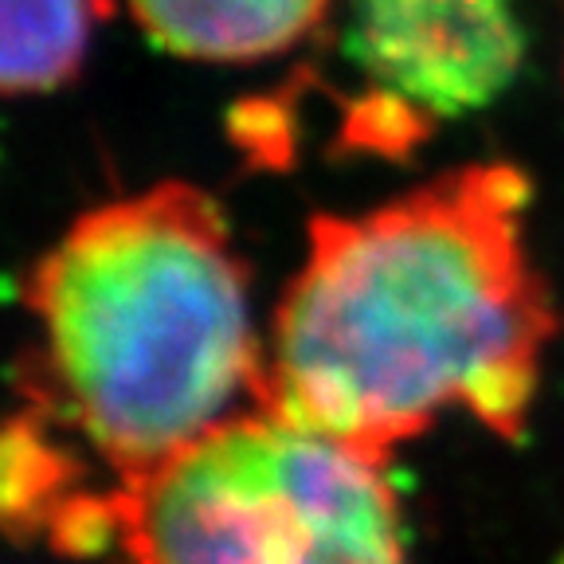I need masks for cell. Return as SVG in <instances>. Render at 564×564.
I'll return each mask as SVG.
<instances>
[{
	"label": "cell",
	"mask_w": 564,
	"mask_h": 564,
	"mask_svg": "<svg viewBox=\"0 0 564 564\" xmlns=\"http://www.w3.org/2000/svg\"><path fill=\"white\" fill-rule=\"evenodd\" d=\"M345 55L361 70L365 95L432 130L510 90L525 28L513 0H349Z\"/></svg>",
	"instance_id": "obj_4"
},
{
	"label": "cell",
	"mask_w": 564,
	"mask_h": 564,
	"mask_svg": "<svg viewBox=\"0 0 564 564\" xmlns=\"http://www.w3.org/2000/svg\"><path fill=\"white\" fill-rule=\"evenodd\" d=\"M102 0H0V95H47L83 70Z\"/></svg>",
	"instance_id": "obj_7"
},
{
	"label": "cell",
	"mask_w": 564,
	"mask_h": 564,
	"mask_svg": "<svg viewBox=\"0 0 564 564\" xmlns=\"http://www.w3.org/2000/svg\"><path fill=\"white\" fill-rule=\"evenodd\" d=\"M529 181L467 165L352 216H314L256 408L384 463L447 412L518 440L556 334L525 243Z\"/></svg>",
	"instance_id": "obj_1"
},
{
	"label": "cell",
	"mask_w": 564,
	"mask_h": 564,
	"mask_svg": "<svg viewBox=\"0 0 564 564\" xmlns=\"http://www.w3.org/2000/svg\"><path fill=\"white\" fill-rule=\"evenodd\" d=\"M106 490L83 478V463L55 440L44 412L0 423V529L47 541L55 553L98 556L106 538Z\"/></svg>",
	"instance_id": "obj_5"
},
{
	"label": "cell",
	"mask_w": 564,
	"mask_h": 564,
	"mask_svg": "<svg viewBox=\"0 0 564 564\" xmlns=\"http://www.w3.org/2000/svg\"><path fill=\"white\" fill-rule=\"evenodd\" d=\"M126 564H412L384 463L251 408L110 486Z\"/></svg>",
	"instance_id": "obj_3"
},
{
	"label": "cell",
	"mask_w": 564,
	"mask_h": 564,
	"mask_svg": "<svg viewBox=\"0 0 564 564\" xmlns=\"http://www.w3.org/2000/svg\"><path fill=\"white\" fill-rule=\"evenodd\" d=\"M141 32L196 63H256L302 44L334 0H126Z\"/></svg>",
	"instance_id": "obj_6"
},
{
	"label": "cell",
	"mask_w": 564,
	"mask_h": 564,
	"mask_svg": "<svg viewBox=\"0 0 564 564\" xmlns=\"http://www.w3.org/2000/svg\"><path fill=\"white\" fill-rule=\"evenodd\" d=\"M40 326L32 400L118 478L228 420L256 392L263 341L224 208L153 185L83 212L24 282Z\"/></svg>",
	"instance_id": "obj_2"
}]
</instances>
